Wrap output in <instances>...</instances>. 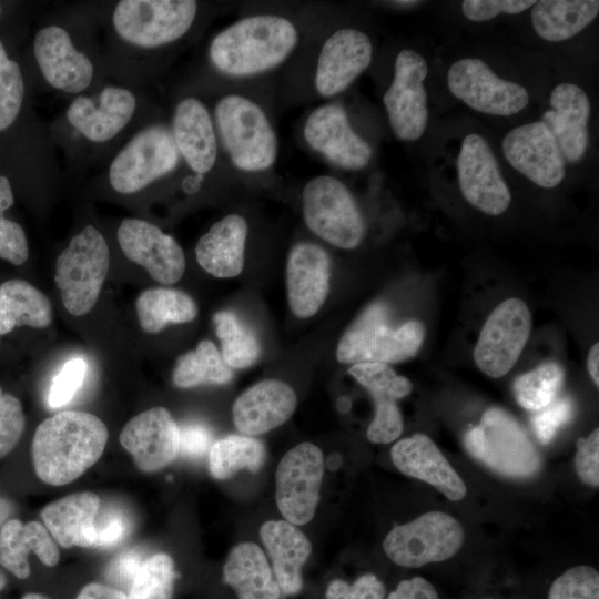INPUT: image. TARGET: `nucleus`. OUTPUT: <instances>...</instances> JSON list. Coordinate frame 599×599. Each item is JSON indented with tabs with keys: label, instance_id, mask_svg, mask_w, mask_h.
Returning <instances> with one entry per match:
<instances>
[{
	"label": "nucleus",
	"instance_id": "f257e3e1",
	"mask_svg": "<svg viewBox=\"0 0 599 599\" xmlns=\"http://www.w3.org/2000/svg\"><path fill=\"white\" fill-rule=\"evenodd\" d=\"M106 440L108 428L95 415L60 412L35 429L32 440L34 470L48 485L69 484L100 459Z\"/></svg>",
	"mask_w": 599,
	"mask_h": 599
},
{
	"label": "nucleus",
	"instance_id": "f03ea898",
	"mask_svg": "<svg viewBox=\"0 0 599 599\" xmlns=\"http://www.w3.org/2000/svg\"><path fill=\"white\" fill-rule=\"evenodd\" d=\"M298 40L295 26L273 14L244 18L219 32L209 47V59L221 73L246 77L281 64Z\"/></svg>",
	"mask_w": 599,
	"mask_h": 599
},
{
	"label": "nucleus",
	"instance_id": "7ed1b4c3",
	"mask_svg": "<svg viewBox=\"0 0 599 599\" xmlns=\"http://www.w3.org/2000/svg\"><path fill=\"white\" fill-rule=\"evenodd\" d=\"M197 9L193 0H121L110 12L111 38L132 54L151 52L182 39Z\"/></svg>",
	"mask_w": 599,
	"mask_h": 599
},
{
	"label": "nucleus",
	"instance_id": "20e7f679",
	"mask_svg": "<svg viewBox=\"0 0 599 599\" xmlns=\"http://www.w3.org/2000/svg\"><path fill=\"white\" fill-rule=\"evenodd\" d=\"M425 338V327L409 321L397 328L388 324L383 303L369 305L346 329L336 348L337 361L356 363H399L414 357Z\"/></svg>",
	"mask_w": 599,
	"mask_h": 599
},
{
	"label": "nucleus",
	"instance_id": "39448f33",
	"mask_svg": "<svg viewBox=\"0 0 599 599\" xmlns=\"http://www.w3.org/2000/svg\"><path fill=\"white\" fill-rule=\"evenodd\" d=\"M180 159L170 128L145 124L111 159L105 172L108 183L119 194H135L173 173Z\"/></svg>",
	"mask_w": 599,
	"mask_h": 599
},
{
	"label": "nucleus",
	"instance_id": "423d86ee",
	"mask_svg": "<svg viewBox=\"0 0 599 599\" xmlns=\"http://www.w3.org/2000/svg\"><path fill=\"white\" fill-rule=\"evenodd\" d=\"M214 119L233 164L255 172L273 165L277 139L264 111L252 100L229 94L217 101Z\"/></svg>",
	"mask_w": 599,
	"mask_h": 599
},
{
	"label": "nucleus",
	"instance_id": "0eeeda50",
	"mask_svg": "<svg viewBox=\"0 0 599 599\" xmlns=\"http://www.w3.org/2000/svg\"><path fill=\"white\" fill-rule=\"evenodd\" d=\"M110 266V251L102 233L85 225L72 236L55 262L54 281L67 311L82 316L95 305Z\"/></svg>",
	"mask_w": 599,
	"mask_h": 599
},
{
	"label": "nucleus",
	"instance_id": "6e6552de",
	"mask_svg": "<svg viewBox=\"0 0 599 599\" xmlns=\"http://www.w3.org/2000/svg\"><path fill=\"white\" fill-rule=\"evenodd\" d=\"M467 451L494 471L508 477L536 474L541 458L518 422L501 408L485 412L464 438Z\"/></svg>",
	"mask_w": 599,
	"mask_h": 599
},
{
	"label": "nucleus",
	"instance_id": "1a4fd4ad",
	"mask_svg": "<svg viewBox=\"0 0 599 599\" xmlns=\"http://www.w3.org/2000/svg\"><path fill=\"white\" fill-rule=\"evenodd\" d=\"M139 105L133 90L110 83L94 92L75 95L65 109L64 121L87 144L109 145L132 124Z\"/></svg>",
	"mask_w": 599,
	"mask_h": 599
},
{
	"label": "nucleus",
	"instance_id": "9d476101",
	"mask_svg": "<svg viewBox=\"0 0 599 599\" xmlns=\"http://www.w3.org/2000/svg\"><path fill=\"white\" fill-rule=\"evenodd\" d=\"M307 227L329 244L351 250L363 240L365 224L348 189L337 179L319 175L302 193Z\"/></svg>",
	"mask_w": 599,
	"mask_h": 599
},
{
	"label": "nucleus",
	"instance_id": "9b49d317",
	"mask_svg": "<svg viewBox=\"0 0 599 599\" xmlns=\"http://www.w3.org/2000/svg\"><path fill=\"white\" fill-rule=\"evenodd\" d=\"M464 542V529L450 515L429 511L394 527L383 541L386 556L396 565L419 568L451 558Z\"/></svg>",
	"mask_w": 599,
	"mask_h": 599
},
{
	"label": "nucleus",
	"instance_id": "f8f14e48",
	"mask_svg": "<svg viewBox=\"0 0 599 599\" xmlns=\"http://www.w3.org/2000/svg\"><path fill=\"white\" fill-rule=\"evenodd\" d=\"M38 69L52 89L79 95L88 92L97 77L93 58L80 48L71 30L60 22L41 27L33 38Z\"/></svg>",
	"mask_w": 599,
	"mask_h": 599
},
{
	"label": "nucleus",
	"instance_id": "ddd939ff",
	"mask_svg": "<svg viewBox=\"0 0 599 599\" xmlns=\"http://www.w3.org/2000/svg\"><path fill=\"white\" fill-rule=\"evenodd\" d=\"M323 474V453L312 443H301L282 457L275 473V498L286 521L301 526L313 519Z\"/></svg>",
	"mask_w": 599,
	"mask_h": 599
},
{
	"label": "nucleus",
	"instance_id": "4468645a",
	"mask_svg": "<svg viewBox=\"0 0 599 599\" xmlns=\"http://www.w3.org/2000/svg\"><path fill=\"white\" fill-rule=\"evenodd\" d=\"M531 331V314L519 298H508L487 317L479 334L474 359L487 376L499 378L517 363Z\"/></svg>",
	"mask_w": 599,
	"mask_h": 599
},
{
	"label": "nucleus",
	"instance_id": "2eb2a0df",
	"mask_svg": "<svg viewBox=\"0 0 599 599\" xmlns=\"http://www.w3.org/2000/svg\"><path fill=\"white\" fill-rule=\"evenodd\" d=\"M426 60L416 51L405 49L395 61L394 80L385 92L383 102L395 136L402 141L418 140L428 121Z\"/></svg>",
	"mask_w": 599,
	"mask_h": 599
},
{
	"label": "nucleus",
	"instance_id": "dca6fc26",
	"mask_svg": "<svg viewBox=\"0 0 599 599\" xmlns=\"http://www.w3.org/2000/svg\"><path fill=\"white\" fill-rule=\"evenodd\" d=\"M450 92L471 109L487 114L509 116L525 109L529 102L527 90L504 80L480 59L465 58L448 70Z\"/></svg>",
	"mask_w": 599,
	"mask_h": 599
},
{
	"label": "nucleus",
	"instance_id": "f3484780",
	"mask_svg": "<svg viewBox=\"0 0 599 599\" xmlns=\"http://www.w3.org/2000/svg\"><path fill=\"white\" fill-rule=\"evenodd\" d=\"M457 170L459 187L468 203L489 215H499L508 209L511 193L483 136L474 133L464 139Z\"/></svg>",
	"mask_w": 599,
	"mask_h": 599
},
{
	"label": "nucleus",
	"instance_id": "a211bd4d",
	"mask_svg": "<svg viewBox=\"0 0 599 599\" xmlns=\"http://www.w3.org/2000/svg\"><path fill=\"white\" fill-rule=\"evenodd\" d=\"M116 237L124 255L144 267L154 281L173 284L183 276L185 257L182 247L155 224L142 219H124Z\"/></svg>",
	"mask_w": 599,
	"mask_h": 599
},
{
	"label": "nucleus",
	"instance_id": "6ab92c4d",
	"mask_svg": "<svg viewBox=\"0 0 599 599\" xmlns=\"http://www.w3.org/2000/svg\"><path fill=\"white\" fill-rule=\"evenodd\" d=\"M502 152L514 169L541 187H555L565 177V158L541 121L510 130L502 140Z\"/></svg>",
	"mask_w": 599,
	"mask_h": 599
},
{
	"label": "nucleus",
	"instance_id": "aec40b11",
	"mask_svg": "<svg viewBox=\"0 0 599 599\" xmlns=\"http://www.w3.org/2000/svg\"><path fill=\"white\" fill-rule=\"evenodd\" d=\"M119 439L144 473L163 469L179 454V426L164 407H152L134 416Z\"/></svg>",
	"mask_w": 599,
	"mask_h": 599
},
{
	"label": "nucleus",
	"instance_id": "412c9836",
	"mask_svg": "<svg viewBox=\"0 0 599 599\" xmlns=\"http://www.w3.org/2000/svg\"><path fill=\"white\" fill-rule=\"evenodd\" d=\"M304 138L312 149L342 169L359 170L372 158L369 144L354 132L346 112L336 104L318 106L308 115Z\"/></svg>",
	"mask_w": 599,
	"mask_h": 599
},
{
	"label": "nucleus",
	"instance_id": "4be33fe9",
	"mask_svg": "<svg viewBox=\"0 0 599 599\" xmlns=\"http://www.w3.org/2000/svg\"><path fill=\"white\" fill-rule=\"evenodd\" d=\"M348 374L370 393L375 403L367 438L376 444L397 439L403 432V418L396 402L412 392L409 379L383 363H356Z\"/></svg>",
	"mask_w": 599,
	"mask_h": 599
},
{
	"label": "nucleus",
	"instance_id": "5701e85b",
	"mask_svg": "<svg viewBox=\"0 0 599 599\" xmlns=\"http://www.w3.org/2000/svg\"><path fill=\"white\" fill-rule=\"evenodd\" d=\"M373 45L357 29H339L323 44L315 73V87L322 97L344 91L372 62Z\"/></svg>",
	"mask_w": 599,
	"mask_h": 599
},
{
	"label": "nucleus",
	"instance_id": "b1692460",
	"mask_svg": "<svg viewBox=\"0 0 599 599\" xmlns=\"http://www.w3.org/2000/svg\"><path fill=\"white\" fill-rule=\"evenodd\" d=\"M331 261L327 252L314 243L294 245L286 264L287 298L292 312L301 318L313 316L328 294Z\"/></svg>",
	"mask_w": 599,
	"mask_h": 599
},
{
	"label": "nucleus",
	"instance_id": "393cba45",
	"mask_svg": "<svg viewBox=\"0 0 599 599\" xmlns=\"http://www.w3.org/2000/svg\"><path fill=\"white\" fill-rule=\"evenodd\" d=\"M390 456L399 471L432 485L448 499L459 501L466 496L464 480L428 436L417 433L400 439Z\"/></svg>",
	"mask_w": 599,
	"mask_h": 599
},
{
	"label": "nucleus",
	"instance_id": "a878e982",
	"mask_svg": "<svg viewBox=\"0 0 599 599\" xmlns=\"http://www.w3.org/2000/svg\"><path fill=\"white\" fill-rule=\"evenodd\" d=\"M170 130L181 158L197 176L213 169L217 158L216 132L201 100L193 97L180 100Z\"/></svg>",
	"mask_w": 599,
	"mask_h": 599
},
{
	"label": "nucleus",
	"instance_id": "bb28decb",
	"mask_svg": "<svg viewBox=\"0 0 599 599\" xmlns=\"http://www.w3.org/2000/svg\"><path fill=\"white\" fill-rule=\"evenodd\" d=\"M296 404V394L288 384L265 379L235 399L232 408L233 422L237 430L245 436L261 435L290 419Z\"/></svg>",
	"mask_w": 599,
	"mask_h": 599
},
{
	"label": "nucleus",
	"instance_id": "cd10ccee",
	"mask_svg": "<svg viewBox=\"0 0 599 599\" xmlns=\"http://www.w3.org/2000/svg\"><path fill=\"white\" fill-rule=\"evenodd\" d=\"M547 110L541 118L555 136L564 158L578 162L588 146V120L590 101L586 92L573 83H560L554 88Z\"/></svg>",
	"mask_w": 599,
	"mask_h": 599
},
{
	"label": "nucleus",
	"instance_id": "c85d7f7f",
	"mask_svg": "<svg viewBox=\"0 0 599 599\" xmlns=\"http://www.w3.org/2000/svg\"><path fill=\"white\" fill-rule=\"evenodd\" d=\"M260 537L272 561L273 575L284 595L302 590V567L312 546L307 537L286 520H268L260 528Z\"/></svg>",
	"mask_w": 599,
	"mask_h": 599
},
{
	"label": "nucleus",
	"instance_id": "c756f323",
	"mask_svg": "<svg viewBox=\"0 0 599 599\" xmlns=\"http://www.w3.org/2000/svg\"><path fill=\"white\" fill-rule=\"evenodd\" d=\"M247 224L237 214H230L214 223L195 246L202 268L215 277L237 276L244 267Z\"/></svg>",
	"mask_w": 599,
	"mask_h": 599
},
{
	"label": "nucleus",
	"instance_id": "7c9ffc66",
	"mask_svg": "<svg viewBox=\"0 0 599 599\" xmlns=\"http://www.w3.org/2000/svg\"><path fill=\"white\" fill-rule=\"evenodd\" d=\"M99 497L90 491L71 494L47 505L41 518L52 538L63 548L91 547L95 540Z\"/></svg>",
	"mask_w": 599,
	"mask_h": 599
},
{
	"label": "nucleus",
	"instance_id": "2f4dec72",
	"mask_svg": "<svg viewBox=\"0 0 599 599\" xmlns=\"http://www.w3.org/2000/svg\"><path fill=\"white\" fill-rule=\"evenodd\" d=\"M30 552L49 567L59 561L55 542L42 524H22L18 519L6 521L0 528V565L17 578L26 579L30 575Z\"/></svg>",
	"mask_w": 599,
	"mask_h": 599
},
{
	"label": "nucleus",
	"instance_id": "473e14b6",
	"mask_svg": "<svg viewBox=\"0 0 599 599\" xmlns=\"http://www.w3.org/2000/svg\"><path fill=\"white\" fill-rule=\"evenodd\" d=\"M223 576L237 599L281 598L272 568L263 550L253 542H241L230 551Z\"/></svg>",
	"mask_w": 599,
	"mask_h": 599
},
{
	"label": "nucleus",
	"instance_id": "72a5a7b5",
	"mask_svg": "<svg viewBox=\"0 0 599 599\" xmlns=\"http://www.w3.org/2000/svg\"><path fill=\"white\" fill-rule=\"evenodd\" d=\"M532 7L535 31L551 42L572 38L589 26L599 12L597 0H541Z\"/></svg>",
	"mask_w": 599,
	"mask_h": 599
},
{
	"label": "nucleus",
	"instance_id": "f704fd0d",
	"mask_svg": "<svg viewBox=\"0 0 599 599\" xmlns=\"http://www.w3.org/2000/svg\"><path fill=\"white\" fill-rule=\"evenodd\" d=\"M52 321L48 297L24 280H9L0 285V334L16 326L44 328Z\"/></svg>",
	"mask_w": 599,
	"mask_h": 599
},
{
	"label": "nucleus",
	"instance_id": "c9c22d12",
	"mask_svg": "<svg viewBox=\"0 0 599 599\" xmlns=\"http://www.w3.org/2000/svg\"><path fill=\"white\" fill-rule=\"evenodd\" d=\"M135 308L141 327L151 334L169 323L191 322L197 314V306L190 295L165 287L143 291L136 298Z\"/></svg>",
	"mask_w": 599,
	"mask_h": 599
},
{
	"label": "nucleus",
	"instance_id": "e433bc0d",
	"mask_svg": "<svg viewBox=\"0 0 599 599\" xmlns=\"http://www.w3.org/2000/svg\"><path fill=\"white\" fill-rule=\"evenodd\" d=\"M265 460L263 443L251 436L230 435L215 441L209 453V470L224 480L240 470L257 471Z\"/></svg>",
	"mask_w": 599,
	"mask_h": 599
},
{
	"label": "nucleus",
	"instance_id": "4c0bfd02",
	"mask_svg": "<svg viewBox=\"0 0 599 599\" xmlns=\"http://www.w3.org/2000/svg\"><path fill=\"white\" fill-rule=\"evenodd\" d=\"M231 379V367L211 341H201L194 351L180 356L173 373V382L181 388L205 383L225 384Z\"/></svg>",
	"mask_w": 599,
	"mask_h": 599
},
{
	"label": "nucleus",
	"instance_id": "58836bf2",
	"mask_svg": "<svg viewBox=\"0 0 599 599\" xmlns=\"http://www.w3.org/2000/svg\"><path fill=\"white\" fill-rule=\"evenodd\" d=\"M213 322L224 362L232 368L253 365L260 355V344L253 331L230 311L215 313Z\"/></svg>",
	"mask_w": 599,
	"mask_h": 599
},
{
	"label": "nucleus",
	"instance_id": "ea45409f",
	"mask_svg": "<svg viewBox=\"0 0 599 599\" xmlns=\"http://www.w3.org/2000/svg\"><path fill=\"white\" fill-rule=\"evenodd\" d=\"M564 375V369L558 363L547 362L518 376L514 382L517 403L528 410L542 409L557 398Z\"/></svg>",
	"mask_w": 599,
	"mask_h": 599
},
{
	"label": "nucleus",
	"instance_id": "a19ab883",
	"mask_svg": "<svg viewBox=\"0 0 599 599\" xmlns=\"http://www.w3.org/2000/svg\"><path fill=\"white\" fill-rule=\"evenodd\" d=\"M176 572L163 552L144 560L129 588L126 599H172Z\"/></svg>",
	"mask_w": 599,
	"mask_h": 599
},
{
	"label": "nucleus",
	"instance_id": "79ce46f5",
	"mask_svg": "<svg viewBox=\"0 0 599 599\" xmlns=\"http://www.w3.org/2000/svg\"><path fill=\"white\" fill-rule=\"evenodd\" d=\"M24 100V80L17 61L11 59L0 39V132L10 128L20 114Z\"/></svg>",
	"mask_w": 599,
	"mask_h": 599
},
{
	"label": "nucleus",
	"instance_id": "37998d69",
	"mask_svg": "<svg viewBox=\"0 0 599 599\" xmlns=\"http://www.w3.org/2000/svg\"><path fill=\"white\" fill-rule=\"evenodd\" d=\"M547 599H599V572L591 566H575L558 576Z\"/></svg>",
	"mask_w": 599,
	"mask_h": 599
},
{
	"label": "nucleus",
	"instance_id": "c03bdc74",
	"mask_svg": "<svg viewBox=\"0 0 599 599\" xmlns=\"http://www.w3.org/2000/svg\"><path fill=\"white\" fill-rule=\"evenodd\" d=\"M87 374L84 359L75 357L69 359L53 378L48 404L51 408H60L68 404L83 384Z\"/></svg>",
	"mask_w": 599,
	"mask_h": 599
},
{
	"label": "nucleus",
	"instance_id": "a18cd8bd",
	"mask_svg": "<svg viewBox=\"0 0 599 599\" xmlns=\"http://www.w3.org/2000/svg\"><path fill=\"white\" fill-rule=\"evenodd\" d=\"M573 415V403L569 397L556 398L549 405L538 410L531 418V425L538 440L547 445L557 432L566 425Z\"/></svg>",
	"mask_w": 599,
	"mask_h": 599
},
{
	"label": "nucleus",
	"instance_id": "49530a36",
	"mask_svg": "<svg viewBox=\"0 0 599 599\" xmlns=\"http://www.w3.org/2000/svg\"><path fill=\"white\" fill-rule=\"evenodd\" d=\"M24 429L21 403L11 394L0 397V458L8 455L18 444Z\"/></svg>",
	"mask_w": 599,
	"mask_h": 599
},
{
	"label": "nucleus",
	"instance_id": "de8ad7c7",
	"mask_svg": "<svg viewBox=\"0 0 599 599\" xmlns=\"http://www.w3.org/2000/svg\"><path fill=\"white\" fill-rule=\"evenodd\" d=\"M385 585L374 573H364L353 583L334 579L325 592V599H385Z\"/></svg>",
	"mask_w": 599,
	"mask_h": 599
},
{
	"label": "nucleus",
	"instance_id": "09e8293b",
	"mask_svg": "<svg viewBox=\"0 0 599 599\" xmlns=\"http://www.w3.org/2000/svg\"><path fill=\"white\" fill-rule=\"evenodd\" d=\"M532 0H465L461 10L471 21H487L500 13L516 14L532 7Z\"/></svg>",
	"mask_w": 599,
	"mask_h": 599
},
{
	"label": "nucleus",
	"instance_id": "8fccbe9b",
	"mask_svg": "<svg viewBox=\"0 0 599 599\" xmlns=\"http://www.w3.org/2000/svg\"><path fill=\"white\" fill-rule=\"evenodd\" d=\"M575 468L580 480L591 487L599 486V429L587 438H579L575 457Z\"/></svg>",
	"mask_w": 599,
	"mask_h": 599
},
{
	"label": "nucleus",
	"instance_id": "3c124183",
	"mask_svg": "<svg viewBox=\"0 0 599 599\" xmlns=\"http://www.w3.org/2000/svg\"><path fill=\"white\" fill-rule=\"evenodd\" d=\"M28 256L29 245L22 226L0 215V258L21 265Z\"/></svg>",
	"mask_w": 599,
	"mask_h": 599
},
{
	"label": "nucleus",
	"instance_id": "603ef678",
	"mask_svg": "<svg viewBox=\"0 0 599 599\" xmlns=\"http://www.w3.org/2000/svg\"><path fill=\"white\" fill-rule=\"evenodd\" d=\"M212 434L203 425L187 424L179 427V453L189 457L204 455L211 448Z\"/></svg>",
	"mask_w": 599,
	"mask_h": 599
},
{
	"label": "nucleus",
	"instance_id": "864d4df0",
	"mask_svg": "<svg viewBox=\"0 0 599 599\" xmlns=\"http://www.w3.org/2000/svg\"><path fill=\"white\" fill-rule=\"evenodd\" d=\"M142 558L138 550H130L119 556L108 568V579L118 583H132L138 573Z\"/></svg>",
	"mask_w": 599,
	"mask_h": 599
},
{
	"label": "nucleus",
	"instance_id": "5fc2aeb1",
	"mask_svg": "<svg viewBox=\"0 0 599 599\" xmlns=\"http://www.w3.org/2000/svg\"><path fill=\"white\" fill-rule=\"evenodd\" d=\"M386 599H439V597L427 579L416 576L399 581Z\"/></svg>",
	"mask_w": 599,
	"mask_h": 599
},
{
	"label": "nucleus",
	"instance_id": "6e6d98bb",
	"mask_svg": "<svg viewBox=\"0 0 599 599\" xmlns=\"http://www.w3.org/2000/svg\"><path fill=\"white\" fill-rule=\"evenodd\" d=\"M94 547H109L120 542L125 534V524L118 515L108 517L103 524L95 522Z\"/></svg>",
	"mask_w": 599,
	"mask_h": 599
},
{
	"label": "nucleus",
	"instance_id": "4d7b16f0",
	"mask_svg": "<svg viewBox=\"0 0 599 599\" xmlns=\"http://www.w3.org/2000/svg\"><path fill=\"white\" fill-rule=\"evenodd\" d=\"M75 599H126V596L114 587L90 582L82 588Z\"/></svg>",
	"mask_w": 599,
	"mask_h": 599
},
{
	"label": "nucleus",
	"instance_id": "13d9d810",
	"mask_svg": "<svg viewBox=\"0 0 599 599\" xmlns=\"http://www.w3.org/2000/svg\"><path fill=\"white\" fill-rule=\"evenodd\" d=\"M13 202L14 197L9 179L6 175H0V215H3Z\"/></svg>",
	"mask_w": 599,
	"mask_h": 599
},
{
	"label": "nucleus",
	"instance_id": "bf43d9fd",
	"mask_svg": "<svg viewBox=\"0 0 599 599\" xmlns=\"http://www.w3.org/2000/svg\"><path fill=\"white\" fill-rule=\"evenodd\" d=\"M587 367L588 372L596 384V386H599V344L595 343L587 357Z\"/></svg>",
	"mask_w": 599,
	"mask_h": 599
},
{
	"label": "nucleus",
	"instance_id": "052dcab7",
	"mask_svg": "<svg viewBox=\"0 0 599 599\" xmlns=\"http://www.w3.org/2000/svg\"><path fill=\"white\" fill-rule=\"evenodd\" d=\"M12 512V505L11 502L0 496V528L3 526L6 521H8L9 516Z\"/></svg>",
	"mask_w": 599,
	"mask_h": 599
},
{
	"label": "nucleus",
	"instance_id": "680f3d73",
	"mask_svg": "<svg viewBox=\"0 0 599 599\" xmlns=\"http://www.w3.org/2000/svg\"><path fill=\"white\" fill-rule=\"evenodd\" d=\"M336 407H337L338 412H341L343 414L347 413L352 407L351 398L347 397V396L339 397L337 399V402H336Z\"/></svg>",
	"mask_w": 599,
	"mask_h": 599
},
{
	"label": "nucleus",
	"instance_id": "e2e57ef3",
	"mask_svg": "<svg viewBox=\"0 0 599 599\" xmlns=\"http://www.w3.org/2000/svg\"><path fill=\"white\" fill-rule=\"evenodd\" d=\"M21 599H50V598L42 593L30 592V593L24 595Z\"/></svg>",
	"mask_w": 599,
	"mask_h": 599
},
{
	"label": "nucleus",
	"instance_id": "0e129e2a",
	"mask_svg": "<svg viewBox=\"0 0 599 599\" xmlns=\"http://www.w3.org/2000/svg\"><path fill=\"white\" fill-rule=\"evenodd\" d=\"M7 583V577L3 573V571L0 569V590H2L6 587Z\"/></svg>",
	"mask_w": 599,
	"mask_h": 599
},
{
	"label": "nucleus",
	"instance_id": "69168bd1",
	"mask_svg": "<svg viewBox=\"0 0 599 599\" xmlns=\"http://www.w3.org/2000/svg\"><path fill=\"white\" fill-rule=\"evenodd\" d=\"M394 3L400 4V6H412L418 3V1H395Z\"/></svg>",
	"mask_w": 599,
	"mask_h": 599
},
{
	"label": "nucleus",
	"instance_id": "338daca9",
	"mask_svg": "<svg viewBox=\"0 0 599 599\" xmlns=\"http://www.w3.org/2000/svg\"><path fill=\"white\" fill-rule=\"evenodd\" d=\"M1 396H2V389H1V387H0V397H1Z\"/></svg>",
	"mask_w": 599,
	"mask_h": 599
},
{
	"label": "nucleus",
	"instance_id": "774afa93",
	"mask_svg": "<svg viewBox=\"0 0 599 599\" xmlns=\"http://www.w3.org/2000/svg\"><path fill=\"white\" fill-rule=\"evenodd\" d=\"M0 14H1V2H0Z\"/></svg>",
	"mask_w": 599,
	"mask_h": 599
}]
</instances>
